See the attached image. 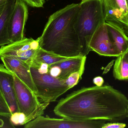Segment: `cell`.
Segmentation results:
<instances>
[{
	"label": "cell",
	"instance_id": "1",
	"mask_svg": "<svg viewBox=\"0 0 128 128\" xmlns=\"http://www.w3.org/2000/svg\"><path fill=\"white\" fill-rule=\"evenodd\" d=\"M128 99L109 85L83 88L59 100L55 114L66 119L116 122L127 117Z\"/></svg>",
	"mask_w": 128,
	"mask_h": 128
},
{
	"label": "cell",
	"instance_id": "2",
	"mask_svg": "<svg viewBox=\"0 0 128 128\" xmlns=\"http://www.w3.org/2000/svg\"><path fill=\"white\" fill-rule=\"evenodd\" d=\"M79 4H72L51 15L42 35L41 49L63 57L86 56L75 27Z\"/></svg>",
	"mask_w": 128,
	"mask_h": 128
},
{
	"label": "cell",
	"instance_id": "3",
	"mask_svg": "<svg viewBox=\"0 0 128 128\" xmlns=\"http://www.w3.org/2000/svg\"><path fill=\"white\" fill-rule=\"evenodd\" d=\"M75 27L84 49L88 54V46L92 35L100 26L105 23L103 0H82Z\"/></svg>",
	"mask_w": 128,
	"mask_h": 128
},
{
	"label": "cell",
	"instance_id": "4",
	"mask_svg": "<svg viewBox=\"0 0 128 128\" xmlns=\"http://www.w3.org/2000/svg\"><path fill=\"white\" fill-rule=\"evenodd\" d=\"M12 73L19 111L26 116V124L43 114L44 110L50 103H40L35 94L15 73Z\"/></svg>",
	"mask_w": 128,
	"mask_h": 128
},
{
	"label": "cell",
	"instance_id": "5",
	"mask_svg": "<svg viewBox=\"0 0 128 128\" xmlns=\"http://www.w3.org/2000/svg\"><path fill=\"white\" fill-rule=\"evenodd\" d=\"M30 72L38 91L37 97L43 103L54 102L70 89L65 80H61L49 74L40 73L36 68L30 67Z\"/></svg>",
	"mask_w": 128,
	"mask_h": 128
},
{
	"label": "cell",
	"instance_id": "6",
	"mask_svg": "<svg viewBox=\"0 0 128 128\" xmlns=\"http://www.w3.org/2000/svg\"><path fill=\"white\" fill-rule=\"evenodd\" d=\"M39 38H25L0 48V58L8 57L23 61L30 65L40 48Z\"/></svg>",
	"mask_w": 128,
	"mask_h": 128
},
{
	"label": "cell",
	"instance_id": "7",
	"mask_svg": "<svg viewBox=\"0 0 128 128\" xmlns=\"http://www.w3.org/2000/svg\"><path fill=\"white\" fill-rule=\"evenodd\" d=\"M106 121H75L44 117L42 115L24 125L25 128H102Z\"/></svg>",
	"mask_w": 128,
	"mask_h": 128
},
{
	"label": "cell",
	"instance_id": "8",
	"mask_svg": "<svg viewBox=\"0 0 128 128\" xmlns=\"http://www.w3.org/2000/svg\"><path fill=\"white\" fill-rule=\"evenodd\" d=\"M105 22L124 32L128 36V6L126 0H103Z\"/></svg>",
	"mask_w": 128,
	"mask_h": 128
},
{
	"label": "cell",
	"instance_id": "9",
	"mask_svg": "<svg viewBox=\"0 0 128 128\" xmlns=\"http://www.w3.org/2000/svg\"><path fill=\"white\" fill-rule=\"evenodd\" d=\"M94 51L108 57L120 55L108 32L106 23L102 24L92 35L88 46V52Z\"/></svg>",
	"mask_w": 128,
	"mask_h": 128
},
{
	"label": "cell",
	"instance_id": "10",
	"mask_svg": "<svg viewBox=\"0 0 128 128\" xmlns=\"http://www.w3.org/2000/svg\"><path fill=\"white\" fill-rule=\"evenodd\" d=\"M27 5L22 0L16 1L9 23V37L11 43L25 38V26L28 17Z\"/></svg>",
	"mask_w": 128,
	"mask_h": 128
},
{
	"label": "cell",
	"instance_id": "11",
	"mask_svg": "<svg viewBox=\"0 0 128 128\" xmlns=\"http://www.w3.org/2000/svg\"><path fill=\"white\" fill-rule=\"evenodd\" d=\"M0 59L5 67L15 73L36 95L38 91L33 81L30 65L23 61L12 58L0 57Z\"/></svg>",
	"mask_w": 128,
	"mask_h": 128
},
{
	"label": "cell",
	"instance_id": "12",
	"mask_svg": "<svg viewBox=\"0 0 128 128\" xmlns=\"http://www.w3.org/2000/svg\"><path fill=\"white\" fill-rule=\"evenodd\" d=\"M0 91L12 113L19 112L12 73L2 64H0Z\"/></svg>",
	"mask_w": 128,
	"mask_h": 128
},
{
	"label": "cell",
	"instance_id": "13",
	"mask_svg": "<svg viewBox=\"0 0 128 128\" xmlns=\"http://www.w3.org/2000/svg\"><path fill=\"white\" fill-rule=\"evenodd\" d=\"M86 60V56H81L71 58L52 65H57L60 67L61 72L58 79L65 80L71 74L74 72H80L83 74Z\"/></svg>",
	"mask_w": 128,
	"mask_h": 128
},
{
	"label": "cell",
	"instance_id": "14",
	"mask_svg": "<svg viewBox=\"0 0 128 128\" xmlns=\"http://www.w3.org/2000/svg\"><path fill=\"white\" fill-rule=\"evenodd\" d=\"M16 0H6L0 14V47L11 43L9 37V23Z\"/></svg>",
	"mask_w": 128,
	"mask_h": 128
},
{
	"label": "cell",
	"instance_id": "15",
	"mask_svg": "<svg viewBox=\"0 0 128 128\" xmlns=\"http://www.w3.org/2000/svg\"><path fill=\"white\" fill-rule=\"evenodd\" d=\"M70 58L56 55L44 50L40 47L38 50L30 67L38 69L40 66V63H46L50 65L57 62L68 60Z\"/></svg>",
	"mask_w": 128,
	"mask_h": 128
},
{
	"label": "cell",
	"instance_id": "16",
	"mask_svg": "<svg viewBox=\"0 0 128 128\" xmlns=\"http://www.w3.org/2000/svg\"><path fill=\"white\" fill-rule=\"evenodd\" d=\"M106 23L108 32L120 55L124 54L128 47V37L123 31L116 26Z\"/></svg>",
	"mask_w": 128,
	"mask_h": 128
},
{
	"label": "cell",
	"instance_id": "17",
	"mask_svg": "<svg viewBox=\"0 0 128 128\" xmlns=\"http://www.w3.org/2000/svg\"><path fill=\"white\" fill-rule=\"evenodd\" d=\"M113 76L116 79L128 80V58L124 54L117 57L115 61Z\"/></svg>",
	"mask_w": 128,
	"mask_h": 128
},
{
	"label": "cell",
	"instance_id": "18",
	"mask_svg": "<svg viewBox=\"0 0 128 128\" xmlns=\"http://www.w3.org/2000/svg\"><path fill=\"white\" fill-rule=\"evenodd\" d=\"M10 119L14 125H24L26 124V116L21 112H15L12 113L10 117Z\"/></svg>",
	"mask_w": 128,
	"mask_h": 128
},
{
	"label": "cell",
	"instance_id": "19",
	"mask_svg": "<svg viewBox=\"0 0 128 128\" xmlns=\"http://www.w3.org/2000/svg\"><path fill=\"white\" fill-rule=\"evenodd\" d=\"M82 74L80 72H76L71 74L65 80V83L69 88L75 86L82 79Z\"/></svg>",
	"mask_w": 128,
	"mask_h": 128
},
{
	"label": "cell",
	"instance_id": "20",
	"mask_svg": "<svg viewBox=\"0 0 128 128\" xmlns=\"http://www.w3.org/2000/svg\"><path fill=\"white\" fill-rule=\"evenodd\" d=\"M12 114L6 101L0 91V115L10 117Z\"/></svg>",
	"mask_w": 128,
	"mask_h": 128
},
{
	"label": "cell",
	"instance_id": "21",
	"mask_svg": "<svg viewBox=\"0 0 128 128\" xmlns=\"http://www.w3.org/2000/svg\"><path fill=\"white\" fill-rule=\"evenodd\" d=\"M12 123L10 121V117L0 115V128H14Z\"/></svg>",
	"mask_w": 128,
	"mask_h": 128
},
{
	"label": "cell",
	"instance_id": "22",
	"mask_svg": "<svg viewBox=\"0 0 128 128\" xmlns=\"http://www.w3.org/2000/svg\"><path fill=\"white\" fill-rule=\"evenodd\" d=\"M27 5L32 7L40 8L43 7L45 0H22Z\"/></svg>",
	"mask_w": 128,
	"mask_h": 128
},
{
	"label": "cell",
	"instance_id": "23",
	"mask_svg": "<svg viewBox=\"0 0 128 128\" xmlns=\"http://www.w3.org/2000/svg\"><path fill=\"white\" fill-rule=\"evenodd\" d=\"M61 70L58 66L54 65H50L49 74L51 76L58 79L60 74Z\"/></svg>",
	"mask_w": 128,
	"mask_h": 128
},
{
	"label": "cell",
	"instance_id": "24",
	"mask_svg": "<svg viewBox=\"0 0 128 128\" xmlns=\"http://www.w3.org/2000/svg\"><path fill=\"white\" fill-rule=\"evenodd\" d=\"M126 126V124L119 122H110L105 123L102 128H124Z\"/></svg>",
	"mask_w": 128,
	"mask_h": 128
},
{
	"label": "cell",
	"instance_id": "25",
	"mask_svg": "<svg viewBox=\"0 0 128 128\" xmlns=\"http://www.w3.org/2000/svg\"><path fill=\"white\" fill-rule=\"evenodd\" d=\"M38 69V68H37ZM38 72L42 74H49V73L50 65L46 63H40V66L38 69Z\"/></svg>",
	"mask_w": 128,
	"mask_h": 128
},
{
	"label": "cell",
	"instance_id": "26",
	"mask_svg": "<svg viewBox=\"0 0 128 128\" xmlns=\"http://www.w3.org/2000/svg\"><path fill=\"white\" fill-rule=\"evenodd\" d=\"M93 82L97 86H103L104 80L102 77L97 76L93 79Z\"/></svg>",
	"mask_w": 128,
	"mask_h": 128
},
{
	"label": "cell",
	"instance_id": "27",
	"mask_svg": "<svg viewBox=\"0 0 128 128\" xmlns=\"http://www.w3.org/2000/svg\"><path fill=\"white\" fill-rule=\"evenodd\" d=\"M6 1L4 3L1 4L0 5V14L2 12V11L4 10V6H5V3H6Z\"/></svg>",
	"mask_w": 128,
	"mask_h": 128
},
{
	"label": "cell",
	"instance_id": "28",
	"mask_svg": "<svg viewBox=\"0 0 128 128\" xmlns=\"http://www.w3.org/2000/svg\"><path fill=\"white\" fill-rule=\"evenodd\" d=\"M124 54L126 56V57H127L128 58V47L127 50H126V51L125 52Z\"/></svg>",
	"mask_w": 128,
	"mask_h": 128
},
{
	"label": "cell",
	"instance_id": "29",
	"mask_svg": "<svg viewBox=\"0 0 128 128\" xmlns=\"http://www.w3.org/2000/svg\"><path fill=\"white\" fill-rule=\"evenodd\" d=\"M6 1V0H0V5L4 3Z\"/></svg>",
	"mask_w": 128,
	"mask_h": 128
},
{
	"label": "cell",
	"instance_id": "30",
	"mask_svg": "<svg viewBox=\"0 0 128 128\" xmlns=\"http://www.w3.org/2000/svg\"><path fill=\"white\" fill-rule=\"evenodd\" d=\"M126 1H127V4H128V0H126Z\"/></svg>",
	"mask_w": 128,
	"mask_h": 128
},
{
	"label": "cell",
	"instance_id": "31",
	"mask_svg": "<svg viewBox=\"0 0 128 128\" xmlns=\"http://www.w3.org/2000/svg\"><path fill=\"white\" fill-rule=\"evenodd\" d=\"M127 117H128V116H127Z\"/></svg>",
	"mask_w": 128,
	"mask_h": 128
}]
</instances>
